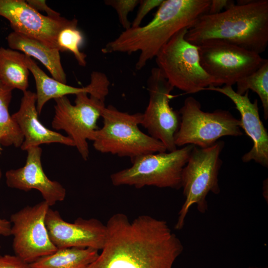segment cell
Wrapping results in <instances>:
<instances>
[{"mask_svg":"<svg viewBox=\"0 0 268 268\" xmlns=\"http://www.w3.org/2000/svg\"><path fill=\"white\" fill-rule=\"evenodd\" d=\"M178 112L181 123L175 136L177 147L192 144L207 148L222 136L243 134L240 120L229 111L217 109L212 112H204L200 102L192 96L185 99Z\"/></svg>","mask_w":268,"mask_h":268,"instance_id":"ba28073f","label":"cell"},{"mask_svg":"<svg viewBox=\"0 0 268 268\" xmlns=\"http://www.w3.org/2000/svg\"><path fill=\"white\" fill-rule=\"evenodd\" d=\"M106 225L102 252L88 268H172L183 251L165 220L142 215L130 221L118 213Z\"/></svg>","mask_w":268,"mask_h":268,"instance_id":"6da1fadb","label":"cell"},{"mask_svg":"<svg viewBox=\"0 0 268 268\" xmlns=\"http://www.w3.org/2000/svg\"><path fill=\"white\" fill-rule=\"evenodd\" d=\"M101 117L103 126L96 131L92 140L97 151L131 160L142 155L167 151L161 142L139 128L142 113L129 114L110 105L103 109Z\"/></svg>","mask_w":268,"mask_h":268,"instance_id":"277c9868","label":"cell"},{"mask_svg":"<svg viewBox=\"0 0 268 268\" xmlns=\"http://www.w3.org/2000/svg\"><path fill=\"white\" fill-rule=\"evenodd\" d=\"M224 146L222 140L207 148L194 145L181 174V188L185 200L178 213L176 230L183 228L186 217L193 204H196L200 213H204L208 209V193L219 194L218 174L222 164L220 155Z\"/></svg>","mask_w":268,"mask_h":268,"instance_id":"5b68a950","label":"cell"},{"mask_svg":"<svg viewBox=\"0 0 268 268\" xmlns=\"http://www.w3.org/2000/svg\"><path fill=\"white\" fill-rule=\"evenodd\" d=\"M26 1L31 7L36 10L38 11V10H40L46 12L48 16L54 18H60L61 17L59 13L51 9L46 4L45 0H28Z\"/></svg>","mask_w":268,"mask_h":268,"instance_id":"83f0119b","label":"cell"},{"mask_svg":"<svg viewBox=\"0 0 268 268\" xmlns=\"http://www.w3.org/2000/svg\"><path fill=\"white\" fill-rule=\"evenodd\" d=\"M235 4L233 0H210V3L206 13L214 14L221 12L223 9H227Z\"/></svg>","mask_w":268,"mask_h":268,"instance_id":"f1b7e54d","label":"cell"},{"mask_svg":"<svg viewBox=\"0 0 268 268\" xmlns=\"http://www.w3.org/2000/svg\"><path fill=\"white\" fill-rule=\"evenodd\" d=\"M12 91V89L0 83V143L4 146L20 147L24 137L8 111Z\"/></svg>","mask_w":268,"mask_h":268,"instance_id":"7402d4cb","label":"cell"},{"mask_svg":"<svg viewBox=\"0 0 268 268\" xmlns=\"http://www.w3.org/2000/svg\"><path fill=\"white\" fill-rule=\"evenodd\" d=\"M0 268H31L16 256L0 255Z\"/></svg>","mask_w":268,"mask_h":268,"instance_id":"4316f807","label":"cell"},{"mask_svg":"<svg viewBox=\"0 0 268 268\" xmlns=\"http://www.w3.org/2000/svg\"><path fill=\"white\" fill-rule=\"evenodd\" d=\"M266 268V267H265V268H258V267L254 268V267H249V268Z\"/></svg>","mask_w":268,"mask_h":268,"instance_id":"d6a6232c","label":"cell"},{"mask_svg":"<svg viewBox=\"0 0 268 268\" xmlns=\"http://www.w3.org/2000/svg\"><path fill=\"white\" fill-rule=\"evenodd\" d=\"M147 83L149 101L141 125L148 135L161 142L167 151H174L177 149L175 136L181 123L179 112L170 105L174 88L158 67L151 69Z\"/></svg>","mask_w":268,"mask_h":268,"instance_id":"7c38bea8","label":"cell"},{"mask_svg":"<svg viewBox=\"0 0 268 268\" xmlns=\"http://www.w3.org/2000/svg\"><path fill=\"white\" fill-rule=\"evenodd\" d=\"M23 54L11 49L0 47V83L12 90L23 92L28 87L29 70Z\"/></svg>","mask_w":268,"mask_h":268,"instance_id":"44dd1931","label":"cell"},{"mask_svg":"<svg viewBox=\"0 0 268 268\" xmlns=\"http://www.w3.org/2000/svg\"><path fill=\"white\" fill-rule=\"evenodd\" d=\"M194 145L189 144L172 151L142 155L131 160L129 168L113 173L115 186L128 185L139 189L145 186L181 188V174Z\"/></svg>","mask_w":268,"mask_h":268,"instance_id":"8992f818","label":"cell"},{"mask_svg":"<svg viewBox=\"0 0 268 268\" xmlns=\"http://www.w3.org/2000/svg\"><path fill=\"white\" fill-rule=\"evenodd\" d=\"M236 93L243 95L251 90L259 96L265 120L268 119V60L251 74L238 80Z\"/></svg>","mask_w":268,"mask_h":268,"instance_id":"603a6c76","label":"cell"},{"mask_svg":"<svg viewBox=\"0 0 268 268\" xmlns=\"http://www.w3.org/2000/svg\"><path fill=\"white\" fill-rule=\"evenodd\" d=\"M25 63L35 80L36 108L39 115L41 114L45 104L52 99L86 92L90 96L105 101L109 93L110 82L107 75L103 72L93 71L89 84L85 87H76L49 77L37 66L31 57L27 55L25 57Z\"/></svg>","mask_w":268,"mask_h":268,"instance_id":"e0dca14e","label":"cell"},{"mask_svg":"<svg viewBox=\"0 0 268 268\" xmlns=\"http://www.w3.org/2000/svg\"><path fill=\"white\" fill-rule=\"evenodd\" d=\"M77 20L71 25L65 27L59 33L57 44L60 52L70 51L72 53L79 66L86 65V55L81 52L84 37L82 33L77 28Z\"/></svg>","mask_w":268,"mask_h":268,"instance_id":"cb8c5ba5","label":"cell"},{"mask_svg":"<svg viewBox=\"0 0 268 268\" xmlns=\"http://www.w3.org/2000/svg\"><path fill=\"white\" fill-rule=\"evenodd\" d=\"M49 208L43 201L26 206L10 216L15 255L29 265L58 250L49 237L45 223Z\"/></svg>","mask_w":268,"mask_h":268,"instance_id":"8fae6325","label":"cell"},{"mask_svg":"<svg viewBox=\"0 0 268 268\" xmlns=\"http://www.w3.org/2000/svg\"><path fill=\"white\" fill-rule=\"evenodd\" d=\"M1 177H2V172H1V169H0V180L1 178Z\"/></svg>","mask_w":268,"mask_h":268,"instance_id":"4dcf8cb0","label":"cell"},{"mask_svg":"<svg viewBox=\"0 0 268 268\" xmlns=\"http://www.w3.org/2000/svg\"><path fill=\"white\" fill-rule=\"evenodd\" d=\"M163 0H139L136 16L131 24V27H136L140 24L145 16L153 9L159 7Z\"/></svg>","mask_w":268,"mask_h":268,"instance_id":"484cf974","label":"cell"},{"mask_svg":"<svg viewBox=\"0 0 268 268\" xmlns=\"http://www.w3.org/2000/svg\"><path fill=\"white\" fill-rule=\"evenodd\" d=\"M24 165L7 171L5 174L7 186L24 191L36 190L49 206L64 201L66 190L59 182L50 180L45 173L41 162L42 149L40 146L27 150Z\"/></svg>","mask_w":268,"mask_h":268,"instance_id":"2e32d148","label":"cell"},{"mask_svg":"<svg viewBox=\"0 0 268 268\" xmlns=\"http://www.w3.org/2000/svg\"><path fill=\"white\" fill-rule=\"evenodd\" d=\"M91 248L58 249L53 254L41 257L29 264L31 268H88L98 256Z\"/></svg>","mask_w":268,"mask_h":268,"instance_id":"ffe728a7","label":"cell"},{"mask_svg":"<svg viewBox=\"0 0 268 268\" xmlns=\"http://www.w3.org/2000/svg\"><path fill=\"white\" fill-rule=\"evenodd\" d=\"M6 40L10 49L20 51L27 56L36 58L46 67L54 79L66 84L67 76L58 49L14 31L8 34Z\"/></svg>","mask_w":268,"mask_h":268,"instance_id":"d6986e66","label":"cell"},{"mask_svg":"<svg viewBox=\"0 0 268 268\" xmlns=\"http://www.w3.org/2000/svg\"><path fill=\"white\" fill-rule=\"evenodd\" d=\"M224 10L200 16L186 39L199 46L222 42L260 54L268 45V0H239Z\"/></svg>","mask_w":268,"mask_h":268,"instance_id":"3957f363","label":"cell"},{"mask_svg":"<svg viewBox=\"0 0 268 268\" xmlns=\"http://www.w3.org/2000/svg\"><path fill=\"white\" fill-rule=\"evenodd\" d=\"M45 223L49 237L57 249L91 248L101 250L105 243L106 225L96 218H77L73 223L65 221L59 211L49 208Z\"/></svg>","mask_w":268,"mask_h":268,"instance_id":"5bb4252c","label":"cell"},{"mask_svg":"<svg viewBox=\"0 0 268 268\" xmlns=\"http://www.w3.org/2000/svg\"><path fill=\"white\" fill-rule=\"evenodd\" d=\"M75 104L67 96L54 99L55 115L52 127L63 130L74 142L81 157L87 160L89 157L87 140H92L98 129L97 122L105 107V101L88 96L86 92L77 94Z\"/></svg>","mask_w":268,"mask_h":268,"instance_id":"9c48e42d","label":"cell"},{"mask_svg":"<svg viewBox=\"0 0 268 268\" xmlns=\"http://www.w3.org/2000/svg\"><path fill=\"white\" fill-rule=\"evenodd\" d=\"M0 16L9 21L14 32L59 50L57 44L59 33L76 20L42 15L23 0H0Z\"/></svg>","mask_w":268,"mask_h":268,"instance_id":"4fadbf2b","label":"cell"},{"mask_svg":"<svg viewBox=\"0 0 268 268\" xmlns=\"http://www.w3.org/2000/svg\"><path fill=\"white\" fill-rule=\"evenodd\" d=\"M11 223L9 220L0 217V236L11 235Z\"/></svg>","mask_w":268,"mask_h":268,"instance_id":"f546056e","label":"cell"},{"mask_svg":"<svg viewBox=\"0 0 268 268\" xmlns=\"http://www.w3.org/2000/svg\"><path fill=\"white\" fill-rule=\"evenodd\" d=\"M139 2V0H106L104 3L115 10L119 22L125 30L131 27L128 15L136 7Z\"/></svg>","mask_w":268,"mask_h":268,"instance_id":"d4e9b609","label":"cell"},{"mask_svg":"<svg viewBox=\"0 0 268 268\" xmlns=\"http://www.w3.org/2000/svg\"><path fill=\"white\" fill-rule=\"evenodd\" d=\"M0 248H1V245H0Z\"/></svg>","mask_w":268,"mask_h":268,"instance_id":"836d02e7","label":"cell"},{"mask_svg":"<svg viewBox=\"0 0 268 268\" xmlns=\"http://www.w3.org/2000/svg\"><path fill=\"white\" fill-rule=\"evenodd\" d=\"M38 115L36 93L29 90L24 92L19 110L11 115L24 137L20 146L22 150L27 151L33 147L52 143L74 146L69 137L44 126L39 120Z\"/></svg>","mask_w":268,"mask_h":268,"instance_id":"ac0fdd59","label":"cell"},{"mask_svg":"<svg viewBox=\"0 0 268 268\" xmlns=\"http://www.w3.org/2000/svg\"><path fill=\"white\" fill-rule=\"evenodd\" d=\"M205 90L220 93L228 97L235 105L241 115V128L251 138V149L242 157L243 162L254 160L261 165L268 167V133L261 120L258 100L252 102L248 97L249 91L243 95L236 93L232 86H210Z\"/></svg>","mask_w":268,"mask_h":268,"instance_id":"9a60e30c","label":"cell"},{"mask_svg":"<svg viewBox=\"0 0 268 268\" xmlns=\"http://www.w3.org/2000/svg\"><path fill=\"white\" fill-rule=\"evenodd\" d=\"M210 3V0H163L148 23L123 31L108 42L101 52L106 54L139 52L135 68L140 70L176 33L189 29L207 13Z\"/></svg>","mask_w":268,"mask_h":268,"instance_id":"7a4b0ae2","label":"cell"},{"mask_svg":"<svg viewBox=\"0 0 268 268\" xmlns=\"http://www.w3.org/2000/svg\"><path fill=\"white\" fill-rule=\"evenodd\" d=\"M198 47L201 65L214 79V86H232L267 60L256 53L225 43H208Z\"/></svg>","mask_w":268,"mask_h":268,"instance_id":"30bf717a","label":"cell"},{"mask_svg":"<svg viewBox=\"0 0 268 268\" xmlns=\"http://www.w3.org/2000/svg\"><path fill=\"white\" fill-rule=\"evenodd\" d=\"M0 138H1V136L0 135ZM1 150H2V148L0 146V154H1Z\"/></svg>","mask_w":268,"mask_h":268,"instance_id":"1f68e13d","label":"cell"},{"mask_svg":"<svg viewBox=\"0 0 268 268\" xmlns=\"http://www.w3.org/2000/svg\"><path fill=\"white\" fill-rule=\"evenodd\" d=\"M188 29L176 33L155 57L158 68L173 87L186 93H195L215 85L214 79L200 63L198 46L188 42Z\"/></svg>","mask_w":268,"mask_h":268,"instance_id":"52a82bcc","label":"cell"}]
</instances>
